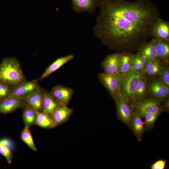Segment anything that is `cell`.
<instances>
[{"mask_svg": "<svg viewBox=\"0 0 169 169\" xmlns=\"http://www.w3.org/2000/svg\"><path fill=\"white\" fill-rule=\"evenodd\" d=\"M99 7L94 34L116 51L138 50L152 38L153 25L160 18L157 6L150 0H101Z\"/></svg>", "mask_w": 169, "mask_h": 169, "instance_id": "1", "label": "cell"}, {"mask_svg": "<svg viewBox=\"0 0 169 169\" xmlns=\"http://www.w3.org/2000/svg\"><path fill=\"white\" fill-rule=\"evenodd\" d=\"M25 81L17 59L5 58L0 64V82L13 87Z\"/></svg>", "mask_w": 169, "mask_h": 169, "instance_id": "2", "label": "cell"}, {"mask_svg": "<svg viewBox=\"0 0 169 169\" xmlns=\"http://www.w3.org/2000/svg\"><path fill=\"white\" fill-rule=\"evenodd\" d=\"M144 75L143 73L136 72L132 68L122 74L120 93L131 104L134 101V94L136 87Z\"/></svg>", "mask_w": 169, "mask_h": 169, "instance_id": "3", "label": "cell"}, {"mask_svg": "<svg viewBox=\"0 0 169 169\" xmlns=\"http://www.w3.org/2000/svg\"><path fill=\"white\" fill-rule=\"evenodd\" d=\"M161 103L151 97L147 96L136 100L132 103L133 112L139 114L142 118L146 115L163 111Z\"/></svg>", "mask_w": 169, "mask_h": 169, "instance_id": "4", "label": "cell"}, {"mask_svg": "<svg viewBox=\"0 0 169 169\" xmlns=\"http://www.w3.org/2000/svg\"><path fill=\"white\" fill-rule=\"evenodd\" d=\"M98 78L115 100L121 94L122 74L120 73L109 74L104 72L99 74Z\"/></svg>", "mask_w": 169, "mask_h": 169, "instance_id": "5", "label": "cell"}, {"mask_svg": "<svg viewBox=\"0 0 169 169\" xmlns=\"http://www.w3.org/2000/svg\"><path fill=\"white\" fill-rule=\"evenodd\" d=\"M118 118L122 122L131 129L133 109L132 104L120 94L115 100Z\"/></svg>", "mask_w": 169, "mask_h": 169, "instance_id": "6", "label": "cell"}, {"mask_svg": "<svg viewBox=\"0 0 169 169\" xmlns=\"http://www.w3.org/2000/svg\"><path fill=\"white\" fill-rule=\"evenodd\" d=\"M161 103L169 98V87L158 79H152L147 84V95Z\"/></svg>", "mask_w": 169, "mask_h": 169, "instance_id": "7", "label": "cell"}, {"mask_svg": "<svg viewBox=\"0 0 169 169\" xmlns=\"http://www.w3.org/2000/svg\"><path fill=\"white\" fill-rule=\"evenodd\" d=\"M39 88L37 80L25 81L12 87L10 96L25 99Z\"/></svg>", "mask_w": 169, "mask_h": 169, "instance_id": "8", "label": "cell"}, {"mask_svg": "<svg viewBox=\"0 0 169 169\" xmlns=\"http://www.w3.org/2000/svg\"><path fill=\"white\" fill-rule=\"evenodd\" d=\"M50 93L60 106H67L74 91L70 88L58 85L54 87Z\"/></svg>", "mask_w": 169, "mask_h": 169, "instance_id": "9", "label": "cell"}, {"mask_svg": "<svg viewBox=\"0 0 169 169\" xmlns=\"http://www.w3.org/2000/svg\"><path fill=\"white\" fill-rule=\"evenodd\" d=\"M26 104L25 99L10 96L0 101V113H10L18 109L23 108Z\"/></svg>", "mask_w": 169, "mask_h": 169, "instance_id": "10", "label": "cell"}, {"mask_svg": "<svg viewBox=\"0 0 169 169\" xmlns=\"http://www.w3.org/2000/svg\"><path fill=\"white\" fill-rule=\"evenodd\" d=\"M72 10L75 13L88 12L91 14L99 7L101 0H71Z\"/></svg>", "mask_w": 169, "mask_h": 169, "instance_id": "11", "label": "cell"}, {"mask_svg": "<svg viewBox=\"0 0 169 169\" xmlns=\"http://www.w3.org/2000/svg\"><path fill=\"white\" fill-rule=\"evenodd\" d=\"M101 66L106 73H120V52L107 55L102 61Z\"/></svg>", "mask_w": 169, "mask_h": 169, "instance_id": "12", "label": "cell"}, {"mask_svg": "<svg viewBox=\"0 0 169 169\" xmlns=\"http://www.w3.org/2000/svg\"><path fill=\"white\" fill-rule=\"evenodd\" d=\"M152 38L156 40L169 41V23L159 18L154 24L152 31Z\"/></svg>", "mask_w": 169, "mask_h": 169, "instance_id": "13", "label": "cell"}, {"mask_svg": "<svg viewBox=\"0 0 169 169\" xmlns=\"http://www.w3.org/2000/svg\"><path fill=\"white\" fill-rule=\"evenodd\" d=\"M73 112L67 106H60L54 110L50 116L54 127L66 121Z\"/></svg>", "mask_w": 169, "mask_h": 169, "instance_id": "14", "label": "cell"}, {"mask_svg": "<svg viewBox=\"0 0 169 169\" xmlns=\"http://www.w3.org/2000/svg\"><path fill=\"white\" fill-rule=\"evenodd\" d=\"M165 65L164 62L158 58L148 61L146 66L144 75L152 78L159 76Z\"/></svg>", "mask_w": 169, "mask_h": 169, "instance_id": "15", "label": "cell"}, {"mask_svg": "<svg viewBox=\"0 0 169 169\" xmlns=\"http://www.w3.org/2000/svg\"><path fill=\"white\" fill-rule=\"evenodd\" d=\"M43 90L40 87L25 99L26 105L29 107L41 111L42 110Z\"/></svg>", "mask_w": 169, "mask_h": 169, "instance_id": "16", "label": "cell"}, {"mask_svg": "<svg viewBox=\"0 0 169 169\" xmlns=\"http://www.w3.org/2000/svg\"><path fill=\"white\" fill-rule=\"evenodd\" d=\"M74 58V55L70 54L57 58L48 67L38 79L41 80L47 77Z\"/></svg>", "mask_w": 169, "mask_h": 169, "instance_id": "17", "label": "cell"}, {"mask_svg": "<svg viewBox=\"0 0 169 169\" xmlns=\"http://www.w3.org/2000/svg\"><path fill=\"white\" fill-rule=\"evenodd\" d=\"M155 42V39L152 38L143 44L138 50L137 53L144 56L147 62L158 58Z\"/></svg>", "mask_w": 169, "mask_h": 169, "instance_id": "18", "label": "cell"}, {"mask_svg": "<svg viewBox=\"0 0 169 169\" xmlns=\"http://www.w3.org/2000/svg\"><path fill=\"white\" fill-rule=\"evenodd\" d=\"M60 106L51 93L43 90L42 111L50 117L53 111Z\"/></svg>", "mask_w": 169, "mask_h": 169, "instance_id": "19", "label": "cell"}, {"mask_svg": "<svg viewBox=\"0 0 169 169\" xmlns=\"http://www.w3.org/2000/svg\"><path fill=\"white\" fill-rule=\"evenodd\" d=\"M142 118L138 113L133 112L132 119L131 129L137 141H141L145 131Z\"/></svg>", "mask_w": 169, "mask_h": 169, "instance_id": "20", "label": "cell"}, {"mask_svg": "<svg viewBox=\"0 0 169 169\" xmlns=\"http://www.w3.org/2000/svg\"><path fill=\"white\" fill-rule=\"evenodd\" d=\"M155 41L158 58L161 59L166 65H168L169 63V41L155 39Z\"/></svg>", "mask_w": 169, "mask_h": 169, "instance_id": "21", "label": "cell"}, {"mask_svg": "<svg viewBox=\"0 0 169 169\" xmlns=\"http://www.w3.org/2000/svg\"><path fill=\"white\" fill-rule=\"evenodd\" d=\"M133 54L131 52H120V67L119 73L122 74L131 68V60Z\"/></svg>", "mask_w": 169, "mask_h": 169, "instance_id": "22", "label": "cell"}, {"mask_svg": "<svg viewBox=\"0 0 169 169\" xmlns=\"http://www.w3.org/2000/svg\"><path fill=\"white\" fill-rule=\"evenodd\" d=\"M23 112V119L25 125L29 127L35 124L37 110L28 106L26 104Z\"/></svg>", "mask_w": 169, "mask_h": 169, "instance_id": "23", "label": "cell"}, {"mask_svg": "<svg viewBox=\"0 0 169 169\" xmlns=\"http://www.w3.org/2000/svg\"><path fill=\"white\" fill-rule=\"evenodd\" d=\"M147 77L144 75L141 78L136 87L134 94V101L147 96Z\"/></svg>", "mask_w": 169, "mask_h": 169, "instance_id": "24", "label": "cell"}, {"mask_svg": "<svg viewBox=\"0 0 169 169\" xmlns=\"http://www.w3.org/2000/svg\"><path fill=\"white\" fill-rule=\"evenodd\" d=\"M35 124L42 127L51 128L54 127L50 117L46 113L42 111H37Z\"/></svg>", "mask_w": 169, "mask_h": 169, "instance_id": "25", "label": "cell"}, {"mask_svg": "<svg viewBox=\"0 0 169 169\" xmlns=\"http://www.w3.org/2000/svg\"><path fill=\"white\" fill-rule=\"evenodd\" d=\"M21 139L32 150L37 151V149L33 141L29 127L25 125L21 135Z\"/></svg>", "mask_w": 169, "mask_h": 169, "instance_id": "26", "label": "cell"}, {"mask_svg": "<svg viewBox=\"0 0 169 169\" xmlns=\"http://www.w3.org/2000/svg\"><path fill=\"white\" fill-rule=\"evenodd\" d=\"M161 113L160 112L151 113L144 116L143 118H144L143 122L145 131H150L153 128L154 124Z\"/></svg>", "mask_w": 169, "mask_h": 169, "instance_id": "27", "label": "cell"}, {"mask_svg": "<svg viewBox=\"0 0 169 169\" xmlns=\"http://www.w3.org/2000/svg\"><path fill=\"white\" fill-rule=\"evenodd\" d=\"M131 68L136 72L145 74L146 67L138 59L136 54H133L131 60Z\"/></svg>", "mask_w": 169, "mask_h": 169, "instance_id": "28", "label": "cell"}, {"mask_svg": "<svg viewBox=\"0 0 169 169\" xmlns=\"http://www.w3.org/2000/svg\"><path fill=\"white\" fill-rule=\"evenodd\" d=\"M12 87L0 82V101L11 95Z\"/></svg>", "mask_w": 169, "mask_h": 169, "instance_id": "29", "label": "cell"}, {"mask_svg": "<svg viewBox=\"0 0 169 169\" xmlns=\"http://www.w3.org/2000/svg\"><path fill=\"white\" fill-rule=\"evenodd\" d=\"M0 153L4 156L9 164L11 163L13 156L10 149L0 143Z\"/></svg>", "mask_w": 169, "mask_h": 169, "instance_id": "30", "label": "cell"}, {"mask_svg": "<svg viewBox=\"0 0 169 169\" xmlns=\"http://www.w3.org/2000/svg\"><path fill=\"white\" fill-rule=\"evenodd\" d=\"M158 78L165 85L169 87V67L165 65Z\"/></svg>", "mask_w": 169, "mask_h": 169, "instance_id": "31", "label": "cell"}, {"mask_svg": "<svg viewBox=\"0 0 169 169\" xmlns=\"http://www.w3.org/2000/svg\"><path fill=\"white\" fill-rule=\"evenodd\" d=\"M166 161L161 159L154 162L150 166L151 169H164L166 167Z\"/></svg>", "mask_w": 169, "mask_h": 169, "instance_id": "32", "label": "cell"}, {"mask_svg": "<svg viewBox=\"0 0 169 169\" xmlns=\"http://www.w3.org/2000/svg\"><path fill=\"white\" fill-rule=\"evenodd\" d=\"M161 105V107L163 111H164L168 113L169 112V98L163 102Z\"/></svg>", "mask_w": 169, "mask_h": 169, "instance_id": "33", "label": "cell"}, {"mask_svg": "<svg viewBox=\"0 0 169 169\" xmlns=\"http://www.w3.org/2000/svg\"><path fill=\"white\" fill-rule=\"evenodd\" d=\"M138 58V59L140 60L141 62L145 66H146V64L147 62V61L146 58V57L143 55H141L137 53L135 54Z\"/></svg>", "mask_w": 169, "mask_h": 169, "instance_id": "34", "label": "cell"}, {"mask_svg": "<svg viewBox=\"0 0 169 169\" xmlns=\"http://www.w3.org/2000/svg\"><path fill=\"white\" fill-rule=\"evenodd\" d=\"M0 143L10 149L11 146V142L8 139L6 138L1 139L0 140Z\"/></svg>", "mask_w": 169, "mask_h": 169, "instance_id": "35", "label": "cell"}]
</instances>
